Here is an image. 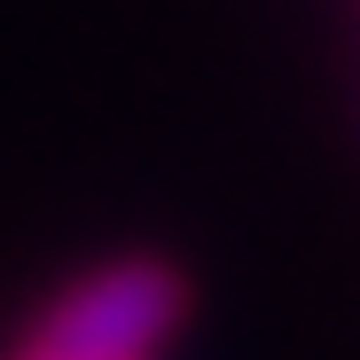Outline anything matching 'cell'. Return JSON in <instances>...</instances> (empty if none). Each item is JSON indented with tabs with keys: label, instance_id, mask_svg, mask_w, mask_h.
Here are the masks:
<instances>
[{
	"label": "cell",
	"instance_id": "6da1fadb",
	"mask_svg": "<svg viewBox=\"0 0 360 360\" xmlns=\"http://www.w3.org/2000/svg\"><path fill=\"white\" fill-rule=\"evenodd\" d=\"M180 314H188V274L172 259H110L94 274H79L55 306L39 314V352H71V360H149Z\"/></svg>",
	"mask_w": 360,
	"mask_h": 360
},
{
	"label": "cell",
	"instance_id": "7a4b0ae2",
	"mask_svg": "<svg viewBox=\"0 0 360 360\" xmlns=\"http://www.w3.org/2000/svg\"><path fill=\"white\" fill-rule=\"evenodd\" d=\"M24 360H71V352H39V345H32V352H24Z\"/></svg>",
	"mask_w": 360,
	"mask_h": 360
}]
</instances>
